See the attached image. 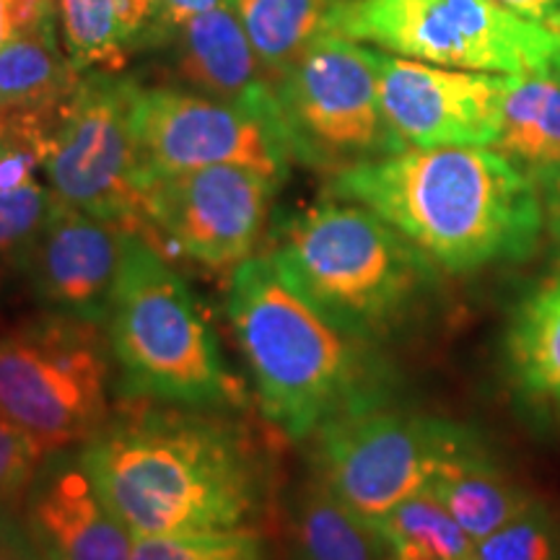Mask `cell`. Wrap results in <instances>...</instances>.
<instances>
[{"label": "cell", "instance_id": "cell-1", "mask_svg": "<svg viewBox=\"0 0 560 560\" xmlns=\"http://www.w3.org/2000/svg\"><path fill=\"white\" fill-rule=\"evenodd\" d=\"M138 402L81 446L132 537L240 529L260 514L262 459L231 420L219 410Z\"/></svg>", "mask_w": 560, "mask_h": 560}, {"label": "cell", "instance_id": "cell-2", "mask_svg": "<svg viewBox=\"0 0 560 560\" xmlns=\"http://www.w3.org/2000/svg\"><path fill=\"white\" fill-rule=\"evenodd\" d=\"M330 195L369 208L446 272L524 260L545 221L535 182L506 153L478 145L361 161L332 174Z\"/></svg>", "mask_w": 560, "mask_h": 560}, {"label": "cell", "instance_id": "cell-3", "mask_svg": "<svg viewBox=\"0 0 560 560\" xmlns=\"http://www.w3.org/2000/svg\"><path fill=\"white\" fill-rule=\"evenodd\" d=\"M226 306L260 408L285 436L312 439L335 418L389 402L374 342L335 325L268 255L234 270Z\"/></svg>", "mask_w": 560, "mask_h": 560}, {"label": "cell", "instance_id": "cell-4", "mask_svg": "<svg viewBox=\"0 0 560 560\" xmlns=\"http://www.w3.org/2000/svg\"><path fill=\"white\" fill-rule=\"evenodd\" d=\"M268 257L301 296L369 342L408 325L439 270L380 215L332 195L276 226Z\"/></svg>", "mask_w": 560, "mask_h": 560}, {"label": "cell", "instance_id": "cell-5", "mask_svg": "<svg viewBox=\"0 0 560 560\" xmlns=\"http://www.w3.org/2000/svg\"><path fill=\"white\" fill-rule=\"evenodd\" d=\"M104 327L128 400L219 412L244 405L190 285L143 234H132Z\"/></svg>", "mask_w": 560, "mask_h": 560}, {"label": "cell", "instance_id": "cell-6", "mask_svg": "<svg viewBox=\"0 0 560 560\" xmlns=\"http://www.w3.org/2000/svg\"><path fill=\"white\" fill-rule=\"evenodd\" d=\"M112 380L104 325L45 312L0 332V416L47 454L83 446L109 423Z\"/></svg>", "mask_w": 560, "mask_h": 560}, {"label": "cell", "instance_id": "cell-7", "mask_svg": "<svg viewBox=\"0 0 560 560\" xmlns=\"http://www.w3.org/2000/svg\"><path fill=\"white\" fill-rule=\"evenodd\" d=\"M330 32L441 68L560 79V32L499 0H340Z\"/></svg>", "mask_w": 560, "mask_h": 560}, {"label": "cell", "instance_id": "cell-8", "mask_svg": "<svg viewBox=\"0 0 560 560\" xmlns=\"http://www.w3.org/2000/svg\"><path fill=\"white\" fill-rule=\"evenodd\" d=\"M278 125L296 164L338 174L402 151L384 120L376 50L322 34L276 83Z\"/></svg>", "mask_w": 560, "mask_h": 560}, {"label": "cell", "instance_id": "cell-9", "mask_svg": "<svg viewBox=\"0 0 560 560\" xmlns=\"http://www.w3.org/2000/svg\"><path fill=\"white\" fill-rule=\"evenodd\" d=\"M314 472L369 527L429 490L441 462L472 436L450 420L389 408L335 418L314 433Z\"/></svg>", "mask_w": 560, "mask_h": 560}, {"label": "cell", "instance_id": "cell-10", "mask_svg": "<svg viewBox=\"0 0 560 560\" xmlns=\"http://www.w3.org/2000/svg\"><path fill=\"white\" fill-rule=\"evenodd\" d=\"M140 89L125 73H83L42 170L62 206L136 234H143L145 190L136 130Z\"/></svg>", "mask_w": 560, "mask_h": 560}, {"label": "cell", "instance_id": "cell-11", "mask_svg": "<svg viewBox=\"0 0 560 560\" xmlns=\"http://www.w3.org/2000/svg\"><path fill=\"white\" fill-rule=\"evenodd\" d=\"M280 182L247 166L166 174L143 190V236L210 270H236L260 247Z\"/></svg>", "mask_w": 560, "mask_h": 560}, {"label": "cell", "instance_id": "cell-12", "mask_svg": "<svg viewBox=\"0 0 560 560\" xmlns=\"http://www.w3.org/2000/svg\"><path fill=\"white\" fill-rule=\"evenodd\" d=\"M136 130L145 185L206 166H247L283 185L293 159L270 117L179 86L140 89Z\"/></svg>", "mask_w": 560, "mask_h": 560}, {"label": "cell", "instance_id": "cell-13", "mask_svg": "<svg viewBox=\"0 0 560 560\" xmlns=\"http://www.w3.org/2000/svg\"><path fill=\"white\" fill-rule=\"evenodd\" d=\"M384 120L402 149L495 145L509 75L425 66L376 50Z\"/></svg>", "mask_w": 560, "mask_h": 560}, {"label": "cell", "instance_id": "cell-14", "mask_svg": "<svg viewBox=\"0 0 560 560\" xmlns=\"http://www.w3.org/2000/svg\"><path fill=\"white\" fill-rule=\"evenodd\" d=\"M132 234L55 202L24 268L32 296L45 312L104 325Z\"/></svg>", "mask_w": 560, "mask_h": 560}, {"label": "cell", "instance_id": "cell-15", "mask_svg": "<svg viewBox=\"0 0 560 560\" xmlns=\"http://www.w3.org/2000/svg\"><path fill=\"white\" fill-rule=\"evenodd\" d=\"M21 501V522L45 560H130L136 537L104 501L81 450L47 454Z\"/></svg>", "mask_w": 560, "mask_h": 560}, {"label": "cell", "instance_id": "cell-16", "mask_svg": "<svg viewBox=\"0 0 560 560\" xmlns=\"http://www.w3.org/2000/svg\"><path fill=\"white\" fill-rule=\"evenodd\" d=\"M161 50L166 52L172 86L234 104L278 122L276 86L229 3L187 19L166 37Z\"/></svg>", "mask_w": 560, "mask_h": 560}, {"label": "cell", "instance_id": "cell-17", "mask_svg": "<svg viewBox=\"0 0 560 560\" xmlns=\"http://www.w3.org/2000/svg\"><path fill=\"white\" fill-rule=\"evenodd\" d=\"M429 490L472 537V542L486 540L488 535L535 509V499L509 480L480 452L475 439L465 441L441 462Z\"/></svg>", "mask_w": 560, "mask_h": 560}, {"label": "cell", "instance_id": "cell-18", "mask_svg": "<svg viewBox=\"0 0 560 560\" xmlns=\"http://www.w3.org/2000/svg\"><path fill=\"white\" fill-rule=\"evenodd\" d=\"M506 366L535 408L560 420V276L520 301L506 327Z\"/></svg>", "mask_w": 560, "mask_h": 560}, {"label": "cell", "instance_id": "cell-19", "mask_svg": "<svg viewBox=\"0 0 560 560\" xmlns=\"http://www.w3.org/2000/svg\"><path fill=\"white\" fill-rule=\"evenodd\" d=\"M81 79L60 42L58 21L0 47V107L5 109H62Z\"/></svg>", "mask_w": 560, "mask_h": 560}, {"label": "cell", "instance_id": "cell-20", "mask_svg": "<svg viewBox=\"0 0 560 560\" xmlns=\"http://www.w3.org/2000/svg\"><path fill=\"white\" fill-rule=\"evenodd\" d=\"M340 0H229L272 86L330 32Z\"/></svg>", "mask_w": 560, "mask_h": 560}, {"label": "cell", "instance_id": "cell-21", "mask_svg": "<svg viewBox=\"0 0 560 560\" xmlns=\"http://www.w3.org/2000/svg\"><path fill=\"white\" fill-rule=\"evenodd\" d=\"M495 145L542 174L560 166V79L509 75Z\"/></svg>", "mask_w": 560, "mask_h": 560}, {"label": "cell", "instance_id": "cell-22", "mask_svg": "<svg viewBox=\"0 0 560 560\" xmlns=\"http://www.w3.org/2000/svg\"><path fill=\"white\" fill-rule=\"evenodd\" d=\"M382 540L314 478L296 503L293 560H380Z\"/></svg>", "mask_w": 560, "mask_h": 560}, {"label": "cell", "instance_id": "cell-23", "mask_svg": "<svg viewBox=\"0 0 560 560\" xmlns=\"http://www.w3.org/2000/svg\"><path fill=\"white\" fill-rule=\"evenodd\" d=\"M55 21L62 47L81 73H122L128 66L115 0H55Z\"/></svg>", "mask_w": 560, "mask_h": 560}, {"label": "cell", "instance_id": "cell-24", "mask_svg": "<svg viewBox=\"0 0 560 560\" xmlns=\"http://www.w3.org/2000/svg\"><path fill=\"white\" fill-rule=\"evenodd\" d=\"M371 529L376 532L384 548L410 545L436 560H472V537L459 527L450 511L441 506L431 490H423L400 503Z\"/></svg>", "mask_w": 560, "mask_h": 560}, {"label": "cell", "instance_id": "cell-25", "mask_svg": "<svg viewBox=\"0 0 560 560\" xmlns=\"http://www.w3.org/2000/svg\"><path fill=\"white\" fill-rule=\"evenodd\" d=\"M47 185L30 182L19 190L0 192V285L24 276L26 262L55 210Z\"/></svg>", "mask_w": 560, "mask_h": 560}, {"label": "cell", "instance_id": "cell-26", "mask_svg": "<svg viewBox=\"0 0 560 560\" xmlns=\"http://www.w3.org/2000/svg\"><path fill=\"white\" fill-rule=\"evenodd\" d=\"M130 560H268V545L244 527L179 532L136 537Z\"/></svg>", "mask_w": 560, "mask_h": 560}, {"label": "cell", "instance_id": "cell-27", "mask_svg": "<svg viewBox=\"0 0 560 560\" xmlns=\"http://www.w3.org/2000/svg\"><path fill=\"white\" fill-rule=\"evenodd\" d=\"M472 560H560L558 527L535 506L486 540L475 542Z\"/></svg>", "mask_w": 560, "mask_h": 560}, {"label": "cell", "instance_id": "cell-28", "mask_svg": "<svg viewBox=\"0 0 560 560\" xmlns=\"http://www.w3.org/2000/svg\"><path fill=\"white\" fill-rule=\"evenodd\" d=\"M45 457L47 452L30 433L0 416V511H9L13 501L24 499Z\"/></svg>", "mask_w": 560, "mask_h": 560}, {"label": "cell", "instance_id": "cell-29", "mask_svg": "<svg viewBox=\"0 0 560 560\" xmlns=\"http://www.w3.org/2000/svg\"><path fill=\"white\" fill-rule=\"evenodd\" d=\"M0 560H45L24 522L11 511H0Z\"/></svg>", "mask_w": 560, "mask_h": 560}, {"label": "cell", "instance_id": "cell-30", "mask_svg": "<svg viewBox=\"0 0 560 560\" xmlns=\"http://www.w3.org/2000/svg\"><path fill=\"white\" fill-rule=\"evenodd\" d=\"M11 37L32 34L55 21V0H9Z\"/></svg>", "mask_w": 560, "mask_h": 560}, {"label": "cell", "instance_id": "cell-31", "mask_svg": "<svg viewBox=\"0 0 560 560\" xmlns=\"http://www.w3.org/2000/svg\"><path fill=\"white\" fill-rule=\"evenodd\" d=\"M229 3V0H161V24H164V42L170 34L177 30L179 24H185L187 19L198 16V13H206L215 5ZM161 42V45H164ZM161 50V47H159Z\"/></svg>", "mask_w": 560, "mask_h": 560}, {"label": "cell", "instance_id": "cell-32", "mask_svg": "<svg viewBox=\"0 0 560 560\" xmlns=\"http://www.w3.org/2000/svg\"><path fill=\"white\" fill-rule=\"evenodd\" d=\"M520 16L560 32V0H499Z\"/></svg>", "mask_w": 560, "mask_h": 560}, {"label": "cell", "instance_id": "cell-33", "mask_svg": "<svg viewBox=\"0 0 560 560\" xmlns=\"http://www.w3.org/2000/svg\"><path fill=\"white\" fill-rule=\"evenodd\" d=\"M537 179H540L545 192V210H548L550 229L560 244V166L558 170L537 174Z\"/></svg>", "mask_w": 560, "mask_h": 560}, {"label": "cell", "instance_id": "cell-34", "mask_svg": "<svg viewBox=\"0 0 560 560\" xmlns=\"http://www.w3.org/2000/svg\"><path fill=\"white\" fill-rule=\"evenodd\" d=\"M11 39V19H9V0H0V47Z\"/></svg>", "mask_w": 560, "mask_h": 560}, {"label": "cell", "instance_id": "cell-35", "mask_svg": "<svg viewBox=\"0 0 560 560\" xmlns=\"http://www.w3.org/2000/svg\"><path fill=\"white\" fill-rule=\"evenodd\" d=\"M0 332H5V322H3V314H0Z\"/></svg>", "mask_w": 560, "mask_h": 560}]
</instances>
